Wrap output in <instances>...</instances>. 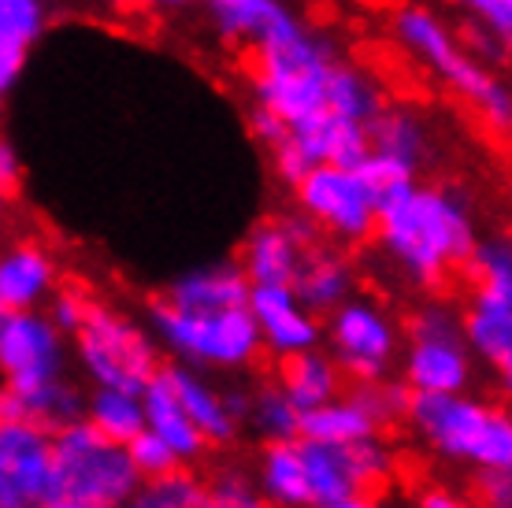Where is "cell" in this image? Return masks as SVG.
<instances>
[{
    "label": "cell",
    "instance_id": "obj_1",
    "mask_svg": "<svg viewBox=\"0 0 512 508\" xmlns=\"http://www.w3.org/2000/svg\"><path fill=\"white\" fill-rule=\"evenodd\" d=\"M390 260L412 282L442 290L461 275L475 245V216L464 193L442 186H409L375 212V234Z\"/></svg>",
    "mask_w": 512,
    "mask_h": 508
},
{
    "label": "cell",
    "instance_id": "obj_2",
    "mask_svg": "<svg viewBox=\"0 0 512 508\" xmlns=\"http://www.w3.org/2000/svg\"><path fill=\"white\" fill-rule=\"evenodd\" d=\"M141 486L127 445L104 438L93 423L75 420L52 434V486L45 508H119Z\"/></svg>",
    "mask_w": 512,
    "mask_h": 508
},
{
    "label": "cell",
    "instance_id": "obj_3",
    "mask_svg": "<svg viewBox=\"0 0 512 508\" xmlns=\"http://www.w3.org/2000/svg\"><path fill=\"white\" fill-rule=\"evenodd\" d=\"M405 420L438 457L472 468H512V420L498 405L464 394L412 390Z\"/></svg>",
    "mask_w": 512,
    "mask_h": 508
},
{
    "label": "cell",
    "instance_id": "obj_4",
    "mask_svg": "<svg viewBox=\"0 0 512 508\" xmlns=\"http://www.w3.org/2000/svg\"><path fill=\"white\" fill-rule=\"evenodd\" d=\"M394 34L416 60H423L431 71H438L442 82H446L457 97H464V101L472 104L475 115L483 119V127H487L490 134H498V138L509 134V127H512L509 86L494 75V67L479 64L472 52H464L457 34H453L442 19H435L427 8L405 4V8L394 12Z\"/></svg>",
    "mask_w": 512,
    "mask_h": 508
},
{
    "label": "cell",
    "instance_id": "obj_5",
    "mask_svg": "<svg viewBox=\"0 0 512 508\" xmlns=\"http://www.w3.org/2000/svg\"><path fill=\"white\" fill-rule=\"evenodd\" d=\"M149 323H153L156 342L171 356H179V364H190L197 371L238 375V371L256 368L264 356L256 319L249 316L245 305L190 312L160 297L149 305Z\"/></svg>",
    "mask_w": 512,
    "mask_h": 508
},
{
    "label": "cell",
    "instance_id": "obj_6",
    "mask_svg": "<svg viewBox=\"0 0 512 508\" xmlns=\"http://www.w3.org/2000/svg\"><path fill=\"white\" fill-rule=\"evenodd\" d=\"M338 52L327 38L297 26L282 38L249 49V75H253L256 104L271 108L286 123H301L323 108V86L331 75Z\"/></svg>",
    "mask_w": 512,
    "mask_h": 508
},
{
    "label": "cell",
    "instance_id": "obj_7",
    "mask_svg": "<svg viewBox=\"0 0 512 508\" xmlns=\"http://www.w3.org/2000/svg\"><path fill=\"white\" fill-rule=\"evenodd\" d=\"M71 338H75L78 364L93 386H116V390L141 394V386L164 364L156 342L134 319H127L116 308L97 305V301H90Z\"/></svg>",
    "mask_w": 512,
    "mask_h": 508
},
{
    "label": "cell",
    "instance_id": "obj_8",
    "mask_svg": "<svg viewBox=\"0 0 512 508\" xmlns=\"http://www.w3.org/2000/svg\"><path fill=\"white\" fill-rule=\"evenodd\" d=\"M409 353L401 379L420 394H464L475 379V356L464 342L461 312L442 301L423 305L405 323Z\"/></svg>",
    "mask_w": 512,
    "mask_h": 508
},
{
    "label": "cell",
    "instance_id": "obj_9",
    "mask_svg": "<svg viewBox=\"0 0 512 508\" xmlns=\"http://www.w3.org/2000/svg\"><path fill=\"white\" fill-rule=\"evenodd\" d=\"M327 316V345L349 382H375L390 375L401 349V327L383 305L368 297H346Z\"/></svg>",
    "mask_w": 512,
    "mask_h": 508
},
{
    "label": "cell",
    "instance_id": "obj_10",
    "mask_svg": "<svg viewBox=\"0 0 512 508\" xmlns=\"http://www.w3.org/2000/svg\"><path fill=\"white\" fill-rule=\"evenodd\" d=\"M67 375V334L45 312H0V382L15 394Z\"/></svg>",
    "mask_w": 512,
    "mask_h": 508
},
{
    "label": "cell",
    "instance_id": "obj_11",
    "mask_svg": "<svg viewBox=\"0 0 512 508\" xmlns=\"http://www.w3.org/2000/svg\"><path fill=\"white\" fill-rule=\"evenodd\" d=\"M297 208L338 242H368L375 234V204L353 167L316 164L294 182Z\"/></svg>",
    "mask_w": 512,
    "mask_h": 508
},
{
    "label": "cell",
    "instance_id": "obj_12",
    "mask_svg": "<svg viewBox=\"0 0 512 508\" xmlns=\"http://www.w3.org/2000/svg\"><path fill=\"white\" fill-rule=\"evenodd\" d=\"M52 486V434L38 423H0V508H45Z\"/></svg>",
    "mask_w": 512,
    "mask_h": 508
},
{
    "label": "cell",
    "instance_id": "obj_13",
    "mask_svg": "<svg viewBox=\"0 0 512 508\" xmlns=\"http://www.w3.org/2000/svg\"><path fill=\"white\" fill-rule=\"evenodd\" d=\"M312 245H320V227L305 212L271 216L249 230L238 264L249 286H290Z\"/></svg>",
    "mask_w": 512,
    "mask_h": 508
},
{
    "label": "cell",
    "instance_id": "obj_14",
    "mask_svg": "<svg viewBox=\"0 0 512 508\" xmlns=\"http://www.w3.org/2000/svg\"><path fill=\"white\" fill-rule=\"evenodd\" d=\"M245 308L256 319L264 353L290 356L323 342L320 319L301 308V301L294 297L290 286H249Z\"/></svg>",
    "mask_w": 512,
    "mask_h": 508
},
{
    "label": "cell",
    "instance_id": "obj_15",
    "mask_svg": "<svg viewBox=\"0 0 512 508\" xmlns=\"http://www.w3.org/2000/svg\"><path fill=\"white\" fill-rule=\"evenodd\" d=\"M464 342L475 360H483L498 371V379L509 386L512 379V290L509 286H483L475 282L472 297L461 312Z\"/></svg>",
    "mask_w": 512,
    "mask_h": 508
},
{
    "label": "cell",
    "instance_id": "obj_16",
    "mask_svg": "<svg viewBox=\"0 0 512 508\" xmlns=\"http://www.w3.org/2000/svg\"><path fill=\"white\" fill-rule=\"evenodd\" d=\"M286 141L297 153L305 156L308 167L316 164H334V167H357L368 156V130L364 123L342 119V115L320 108L316 115H308L301 123H290Z\"/></svg>",
    "mask_w": 512,
    "mask_h": 508
},
{
    "label": "cell",
    "instance_id": "obj_17",
    "mask_svg": "<svg viewBox=\"0 0 512 508\" xmlns=\"http://www.w3.org/2000/svg\"><path fill=\"white\" fill-rule=\"evenodd\" d=\"M60 282L56 256L41 242H15L0 253V312L41 308Z\"/></svg>",
    "mask_w": 512,
    "mask_h": 508
},
{
    "label": "cell",
    "instance_id": "obj_18",
    "mask_svg": "<svg viewBox=\"0 0 512 508\" xmlns=\"http://www.w3.org/2000/svg\"><path fill=\"white\" fill-rule=\"evenodd\" d=\"M301 460H305L308 479V508H364L372 505V497L364 494V486L353 475V464L346 457V445L312 442L297 438Z\"/></svg>",
    "mask_w": 512,
    "mask_h": 508
},
{
    "label": "cell",
    "instance_id": "obj_19",
    "mask_svg": "<svg viewBox=\"0 0 512 508\" xmlns=\"http://www.w3.org/2000/svg\"><path fill=\"white\" fill-rule=\"evenodd\" d=\"M205 4L219 38L231 45H245V49L282 38L301 26L282 0H205Z\"/></svg>",
    "mask_w": 512,
    "mask_h": 508
},
{
    "label": "cell",
    "instance_id": "obj_20",
    "mask_svg": "<svg viewBox=\"0 0 512 508\" xmlns=\"http://www.w3.org/2000/svg\"><path fill=\"white\" fill-rule=\"evenodd\" d=\"M141 408H145V427L164 438L167 449L182 460V464H201L208 453V442L201 438V431L193 427V420L186 416L182 401L171 390L164 364L156 368V375L141 386Z\"/></svg>",
    "mask_w": 512,
    "mask_h": 508
},
{
    "label": "cell",
    "instance_id": "obj_21",
    "mask_svg": "<svg viewBox=\"0 0 512 508\" xmlns=\"http://www.w3.org/2000/svg\"><path fill=\"white\" fill-rule=\"evenodd\" d=\"M353 286H357V271H353V260L346 253H334V249H320L312 245L297 267L290 290L301 301L305 312L312 316H327L342 305L346 297H353Z\"/></svg>",
    "mask_w": 512,
    "mask_h": 508
},
{
    "label": "cell",
    "instance_id": "obj_22",
    "mask_svg": "<svg viewBox=\"0 0 512 508\" xmlns=\"http://www.w3.org/2000/svg\"><path fill=\"white\" fill-rule=\"evenodd\" d=\"M164 371H167V379H171L175 397H179L182 408H186V416H190L193 427H197L201 438L208 442V449H212V445H216V449L231 445L234 438H238V427H242V423L227 412L223 394H219L216 386H212L197 368H190V364H164Z\"/></svg>",
    "mask_w": 512,
    "mask_h": 508
},
{
    "label": "cell",
    "instance_id": "obj_23",
    "mask_svg": "<svg viewBox=\"0 0 512 508\" xmlns=\"http://www.w3.org/2000/svg\"><path fill=\"white\" fill-rule=\"evenodd\" d=\"M275 382L282 386V394L294 401L297 412H308V408L342 394L346 375L334 364L331 353L312 345V349H301V353L275 356Z\"/></svg>",
    "mask_w": 512,
    "mask_h": 508
},
{
    "label": "cell",
    "instance_id": "obj_24",
    "mask_svg": "<svg viewBox=\"0 0 512 508\" xmlns=\"http://www.w3.org/2000/svg\"><path fill=\"white\" fill-rule=\"evenodd\" d=\"M249 297V279L238 260L227 264L197 267L190 275H182L167 286L164 301L175 308H190V312H212V308H238Z\"/></svg>",
    "mask_w": 512,
    "mask_h": 508
},
{
    "label": "cell",
    "instance_id": "obj_25",
    "mask_svg": "<svg viewBox=\"0 0 512 508\" xmlns=\"http://www.w3.org/2000/svg\"><path fill=\"white\" fill-rule=\"evenodd\" d=\"M256 490L264 505L308 508V479L301 445L294 442H264L260 464H256Z\"/></svg>",
    "mask_w": 512,
    "mask_h": 508
},
{
    "label": "cell",
    "instance_id": "obj_26",
    "mask_svg": "<svg viewBox=\"0 0 512 508\" xmlns=\"http://www.w3.org/2000/svg\"><path fill=\"white\" fill-rule=\"evenodd\" d=\"M368 130V145L379 149V153H390L397 160H405L420 171L431 156V134H427V123L412 108H379V112L364 123Z\"/></svg>",
    "mask_w": 512,
    "mask_h": 508
},
{
    "label": "cell",
    "instance_id": "obj_27",
    "mask_svg": "<svg viewBox=\"0 0 512 508\" xmlns=\"http://www.w3.org/2000/svg\"><path fill=\"white\" fill-rule=\"evenodd\" d=\"M368 434H383L379 423L364 412L357 397L338 394L323 405L301 412V438H312V442H327V445H346L357 442V438H368Z\"/></svg>",
    "mask_w": 512,
    "mask_h": 508
},
{
    "label": "cell",
    "instance_id": "obj_28",
    "mask_svg": "<svg viewBox=\"0 0 512 508\" xmlns=\"http://www.w3.org/2000/svg\"><path fill=\"white\" fill-rule=\"evenodd\" d=\"M323 108L342 119H353V123H368L383 108V93L360 67L334 60L327 86H323Z\"/></svg>",
    "mask_w": 512,
    "mask_h": 508
},
{
    "label": "cell",
    "instance_id": "obj_29",
    "mask_svg": "<svg viewBox=\"0 0 512 508\" xmlns=\"http://www.w3.org/2000/svg\"><path fill=\"white\" fill-rule=\"evenodd\" d=\"M82 420L93 423L104 438L127 445L134 434L145 431L141 394L116 390V386H93V394L86 397V412H82Z\"/></svg>",
    "mask_w": 512,
    "mask_h": 508
},
{
    "label": "cell",
    "instance_id": "obj_30",
    "mask_svg": "<svg viewBox=\"0 0 512 508\" xmlns=\"http://www.w3.org/2000/svg\"><path fill=\"white\" fill-rule=\"evenodd\" d=\"M260 442H294L301 438V412L294 408V401L282 394V386L275 379L256 382L249 390V408H245V420Z\"/></svg>",
    "mask_w": 512,
    "mask_h": 508
},
{
    "label": "cell",
    "instance_id": "obj_31",
    "mask_svg": "<svg viewBox=\"0 0 512 508\" xmlns=\"http://www.w3.org/2000/svg\"><path fill=\"white\" fill-rule=\"evenodd\" d=\"M23 397V416L30 423H38L41 431L56 434L60 427H67V423L82 420V412H86V394H82V386L78 382H71L67 375H60V379L45 382V386H38V390H26Z\"/></svg>",
    "mask_w": 512,
    "mask_h": 508
},
{
    "label": "cell",
    "instance_id": "obj_32",
    "mask_svg": "<svg viewBox=\"0 0 512 508\" xmlns=\"http://www.w3.org/2000/svg\"><path fill=\"white\" fill-rule=\"evenodd\" d=\"M130 505H138V508H208L205 479H201L190 464H179V468L164 471V475L141 479L138 494H134Z\"/></svg>",
    "mask_w": 512,
    "mask_h": 508
},
{
    "label": "cell",
    "instance_id": "obj_33",
    "mask_svg": "<svg viewBox=\"0 0 512 508\" xmlns=\"http://www.w3.org/2000/svg\"><path fill=\"white\" fill-rule=\"evenodd\" d=\"M353 175L360 178V186L368 190V197H372V204H375V212H379L386 201H394V197H401L409 186H416V175H420V171H416L412 164H405V160L390 156V153L368 149V156L353 167Z\"/></svg>",
    "mask_w": 512,
    "mask_h": 508
},
{
    "label": "cell",
    "instance_id": "obj_34",
    "mask_svg": "<svg viewBox=\"0 0 512 508\" xmlns=\"http://www.w3.org/2000/svg\"><path fill=\"white\" fill-rule=\"evenodd\" d=\"M49 26L45 0H0V49L30 52Z\"/></svg>",
    "mask_w": 512,
    "mask_h": 508
},
{
    "label": "cell",
    "instance_id": "obj_35",
    "mask_svg": "<svg viewBox=\"0 0 512 508\" xmlns=\"http://www.w3.org/2000/svg\"><path fill=\"white\" fill-rule=\"evenodd\" d=\"M349 394L357 397L360 405H364V412L379 423V431H386V427L405 423L412 390L405 379H390V375H383V379H375V382H353Z\"/></svg>",
    "mask_w": 512,
    "mask_h": 508
},
{
    "label": "cell",
    "instance_id": "obj_36",
    "mask_svg": "<svg viewBox=\"0 0 512 508\" xmlns=\"http://www.w3.org/2000/svg\"><path fill=\"white\" fill-rule=\"evenodd\" d=\"M208 505L212 508H256L264 505L260 501V490H256V475H249L238 464H227V468H216L205 483Z\"/></svg>",
    "mask_w": 512,
    "mask_h": 508
},
{
    "label": "cell",
    "instance_id": "obj_37",
    "mask_svg": "<svg viewBox=\"0 0 512 508\" xmlns=\"http://www.w3.org/2000/svg\"><path fill=\"white\" fill-rule=\"evenodd\" d=\"M127 457H130V464L138 468V475L141 479H153V475H164V471H171V468H179L182 460L167 449V442L164 438H156L149 427L145 431H138L134 438L127 442Z\"/></svg>",
    "mask_w": 512,
    "mask_h": 508
},
{
    "label": "cell",
    "instance_id": "obj_38",
    "mask_svg": "<svg viewBox=\"0 0 512 508\" xmlns=\"http://www.w3.org/2000/svg\"><path fill=\"white\" fill-rule=\"evenodd\" d=\"M90 293L82 290V286H75V282H56V290L49 293V319L56 323V331L60 334H71L78 331V323H82V316H86V308H90Z\"/></svg>",
    "mask_w": 512,
    "mask_h": 508
},
{
    "label": "cell",
    "instance_id": "obj_39",
    "mask_svg": "<svg viewBox=\"0 0 512 508\" xmlns=\"http://www.w3.org/2000/svg\"><path fill=\"white\" fill-rule=\"evenodd\" d=\"M464 52H472L479 64H505L509 60V41H501L490 26H483L479 19L475 23H464L461 38Z\"/></svg>",
    "mask_w": 512,
    "mask_h": 508
},
{
    "label": "cell",
    "instance_id": "obj_40",
    "mask_svg": "<svg viewBox=\"0 0 512 508\" xmlns=\"http://www.w3.org/2000/svg\"><path fill=\"white\" fill-rule=\"evenodd\" d=\"M475 494L483 505H512V468H475Z\"/></svg>",
    "mask_w": 512,
    "mask_h": 508
},
{
    "label": "cell",
    "instance_id": "obj_41",
    "mask_svg": "<svg viewBox=\"0 0 512 508\" xmlns=\"http://www.w3.org/2000/svg\"><path fill=\"white\" fill-rule=\"evenodd\" d=\"M23 186H26V171H23V160H19V149L0 134V197L8 204H15L23 197Z\"/></svg>",
    "mask_w": 512,
    "mask_h": 508
},
{
    "label": "cell",
    "instance_id": "obj_42",
    "mask_svg": "<svg viewBox=\"0 0 512 508\" xmlns=\"http://www.w3.org/2000/svg\"><path fill=\"white\" fill-rule=\"evenodd\" d=\"M457 4L468 8L483 26H490L501 41L512 38V0H457Z\"/></svg>",
    "mask_w": 512,
    "mask_h": 508
},
{
    "label": "cell",
    "instance_id": "obj_43",
    "mask_svg": "<svg viewBox=\"0 0 512 508\" xmlns=\"http://www.w3.org/2000/svg\"><path fill=\"white\" fill-rule=\"evenodd\" d=\"M249 130H253V138L271 153L275 145H282V141H286V134H290V123H286L282 115L271 112V108H264V104H253V112H249Z\"/></svg>",
    "mask_w": 512,
    "mask_h": 508
},
{
    "label": "cell",
    "instance_id": "obj_44",
    "mask_svg": "<svg viewBox=\"0 0 512 508\" xmlns=\"http://www.w3.org/2000/svg\"><path fill=\"white\" fill-rule=\"evenodd\" d=\"M23 67H26V52L0 49V97L12 93V86L19 82V75H23Z\"/></svg>",
    "mask_w": 512,
    "mask_h": 508
},
{
    "label": "cell",
    "instance_id": "obj_45",
    "mask_svg": "<svg viewBox=\"0 0 512 508\" xmlns=\"http://www.w3.org/2000/svg\"><path fill=\"white\" fill-rule=\"evenodd\" d=\"M249 390H253V386H245V382H231L227 390H219V394H223V405H227V412H231L238 423L245 420V408H249Z\"/></svg>",
    "mask_w": 512,
    "mask_h": 508
},
{
    "label": "cell",
    "instance_id": "obj_46",
    "mask_svg": "<svg viewBox=\"0 0 512 508\" xmlns=\"http://www.w3.org/2000/svg\"><path fill=\"white\" fill-rule=\"evenodd\" d=\"M420 505L423 508H461V497H449L446 490H427V494H420Z\"/></svg>",
    "mask_w": 512,
    "mask_h": 508
},
{
    "label": "cell",
    "instance_id": "obj_47",
    "mask_svg": "<svg viewBox=\"0 0 512 508\" xmlns=\"http://www.w3.org/2000/svg\"><path fill=\"white\" fill-rule=\"evenodd\" d=\"M149 4H156V8H190L197 0H149Z\"/></svg>",
    "mask_w": 512,
    "mask_h": 508
},
{
    "label": "cell",
    "instance_id": "obj_48",
    "mask_svg": "<svg viewBox=\"0 0 512 508\" xmlns=\"http://www.w3.org/2000/svg\"><path fill=\"white\" fill-rule=\"evenodd\" d=\"M4 219H8V201L0 197V227H4Z\"/></svg>",
    "mask_w": 512,
    "mask_h": 508
},
{
    "label": "cell",
    "instance_id": "obj_49",
    "mask_svg": "<svg viewBox=\"0 0 512 508\" xmlns=\"http://www.w3.org/2000/svg\"><path fill=\"white\" fill-rule=\"evenodd\" d=\"M130 4H149V0H130Z\"/></svg>",
    "mask_w": 512,
    "mask_h": 508
},
{
    "label": "cell",
    "instance_id": "obj_50",
    "mask_svg": "<svg viewBox=\"0 0 512 508\" xmlns=\"http://www.w3.org/2000/svg\"><path fill=\"white\" fill-rule=\"evenodd\" d=\"M0 112H4V97H0Z\"/></svg>",
    "mask_w": 512,
    "mask_h": 508
},
{
    "label": "cell",
    "instance_id": "obj_51",
    "mask_svg": "<svg viewBox=\"0 0 512 508\" xmlns=\"http://www.w3.org/2000/svg\"><path fill=\"white\" fill-rule=\"evenodd\" d=\"M119 4H123V0H119Z\"/></svg>",
    "mask_w": 512,
    "mask_h": 508
}]
</instances>
